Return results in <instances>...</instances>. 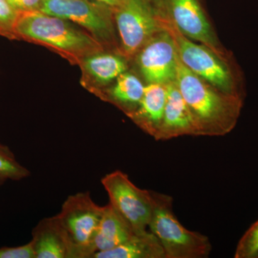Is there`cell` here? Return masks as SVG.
<instances>
[{"label":"cell","instance_id":"obj_1","mask_svg":"<svg viewBox=\"0 0 258 258\" xmlns=\"http://www.w3.org/2000/svg\"><path fill=\"white\" fill-rule=\"evenodd\" d=\"M15 33L17 40L47 47L74 66H79L86 56L106 50L79 25L40 11L19 13Z\"/></svg>","mask_w":258,"mask_h":258},{"label":"cell","instance_id":"obj_2","mask_svg":"<svg viewBox=\"0 0 258 258\" xmlns=\"http://www.w3.org/2000/svg\"><path fill=\"white\" fill-rule=\"evenodd\" d=\"M175 81L200 128L201 136H224L235 126L242 99L209 86L178 57Z\"/></svg>","mask_w":258,"mask_h":258},{"label":"cell","instance_id":"obj_3","mask_svg":"<svg viewBox=\"0 0 258 258\" xmlns=\"http://www.w3.org/2000/svg\"><path fill=\"white\" fill-rule=\"evenodd\" d=\"M155 205L149 230L160 241L166 258H205L212 249L207 236L186 229L176 218L172 198L154 191Z\"/></svg>","mask_w":258,"mask_h":258},{"label":"cell","instance_id":"obj_4","mask_svg":"<svg viewBox=\"0 0 258 258\" xmlns=\"http://www.w3.org/2000/svg\"><path fill=\"white\" fill-rule=\"evenodd\" d=\"M159 16L174 39L180 61L188 69L220 92L242 99L239 77L227 61L205 45L191 42L167 18Z\"/></svg>","mask_w":258,"mask_h":258},{"label":"cell","instance_id":"obj_5","mask_svg":"<svg viewBox=\"0 0 258 258\" xmlns=\"http://www.w3.org/2000/svg\"><path fill=\"white\" fill-rule=\"evenodd\" d=\"M103 212V207L97 205L88 191L71 195L62 204L55 216L71 242L74 258L92 257Z\"/></svg>","mask_w":258,"mask_h":258},{"label":"cell","instance_id":"obj_6","mask_svg":"<svg viewBox=\"0 0 258 258\" xmlns=\"http://www.w3.org/2000/svg\"><path fill=\"white\" fill-rule=\"evenodd\" d=\"M40 11L79 25L106 50L115 44L113 8L104 3L93 0H42Z\"/></svg>","mask_w":258,"mask_h":258},{"label":"cell","instance_id":"obj_7","mask_svg":"<svg viewBox=\"0 0 258 258\" xmlns=\"http://www.w3.org/2000/svg\"><path fill=\"white\" fill-rule=\"evenodd\" d=\"M113 19L120 40L122 55H137L151 37L160 30L157 10L146 0H118Z\"/></svg>","mask_w":258,"mask_h":258},{"label":"cell","instance_id":"obj_8","mask_svg":"<svg viewBox=\"0 0 258 258\" xmlns=\"http://www.w3.org/2000/svg\"><path fill=\"white\" fill-rule=\"evenodd\" d=\"M101 183L109 197V203L134 230H148L155 205L154 191L140 189L119 170L106 174Z\"/></svg>","mask_w":258,"mask_h":258},{"label":"cell","instance_id":"obj_9","mask_svg":"<svg viewBox=\"0 0 258 258\" xmlns=\"http://www.w3.org/2000/svg\"><path fill=\"white\" fill-rule=\"evenodd\" d=\"M154 8L164 10L166 18L185 37L201 42L224 57L200 0H159Z\"/></svg>","mask_w":258,"mask_h":258},{"label":"cell","instance_id":"obj_10","mask_svg":"<svg viewBox=\"0 0 258 258\" xmlns=\"http://www.w3.org/2000/svg\"><path fill=\"white\" fill-rule=\"evenodd\" d=\"M137 63L148 83H167L176 77L178 55L174 39L163 28L139 51Z\"/></svg>","mask_w":258,"mask_h":258},{"label":"cell","instance_id":"obj_11","mask_svg":"<svg viewBox=\"0 0 258 258\" xmlns=\"http://www.w3.org/2000/svg\"><path fill=\"white\" fill-rule=\"evenodd\" d=\"M122 55L103 50L85 57L79 66L83 87L99 98L111 82L126 71V60Z\"/></svg>","mask_w":258,"mask_h":258},{"label":"cell","instance_id":"obj_12","mask_svg":"<svg viewBox=\"0 0 258 258\" xmlns=\"http://www.w3.org/2000/svg\"><path fill=\"white\" fill-rule=\"evenodd\" d=\"M167 99L160 127L154 139L169 140L181 136H201L200 128L175 81L166 84Z\"/></svg>","mask_w":258,"mask_h":258},{"label":"cell","instance_id":"obj_13","mask_svg":"<svg viewBox=\"0 0 258 258\" xmlns=\"http://www.w3.org/2000/svg\"><path fill=\"white\" fill-rule=\"evenodd\" d=\"M32 236L35 258H74L72 245L55 215L40 220Z\"/></svg>","mask_w":258,"mask_h":258},{"label":"cell","instance_id":"obj_14","mask_svg":"<svg viewBox=\"0 0 258 258\" xmlns=\"http://www.w3.org/2000/svg\"><path fill=\"white\" fill-rule=\"evenodd\" d=\"M166 99V84L147 83L138 107L128 117L154 138L160 127Z\"/></svg>","mask_w":258,"mask_h":258},{"label":"cell","instance_id":"obj_15","mask_svg":"<svg viewBox=\"0 0 258 258\" xmlns=\"http://www.w3.org/2000/svg\"><path fill=\"white\" fill-rule=\"evenodd\" d=\"M137 232H139L134 230L119 212L108 203L103 206V216L93 242L95 253L118 247Z\"/></svg>","mask_w":258,"mask_h":258},{"label":"cell","instance_id":"obj_16","mask_svg":"<svg viewBox=\"0 0 258 258\" xmlns=\"http://www.w3.org/2000/svg\"><path fill=\"white\" fill-rule=\"evenodd\" d=\"M92 258H166L160 241L149 230L134 234L124 243Z\"/></svg>","mask_w":258,"mask_h":258},{"label":"cell","instance_id":"obj_17","mask_svg":"<svg viewBox=\"0 0 258 258\" xmlns=\"http://www.w3.org/2000/svg\"><path fill=\"white\" fill-rule=\"evenodd\" d=\"M145 86L135 75L125 71L101 93L99 98L119 107L128 116L138 107Z\"/></svg>","mask_w":258,"mask_h":258},{"label":"cell","instance_id":"obj_18","mask_svg":"<svg viewBox=\"0 0 258 258\" xmlns=\"http://www.w3.org/2000/svg\"><path fill=\"white\" fill-rule=\"evenodd\" d=\"M30 174L28 169L17 161L9 148L0 144V178L5 181H20Z\"/></svg>","mask_w":258,"mask_h":258},{"label":"cell","instance_id":"obj_19","mask_svg":"<svg viewBox=\"0 0 258 258\" xmlns=\"http://www.w3.org/2000/svg\"><path fill=\"white\" fill-rule=\"evenodd\" d=\"M235 258H258V220L254 222L239 240Z\"/></svg>","mask_w":258,"mask_h":258},{"label":"cell","instance_id":"obj_20","mask_svg":"<svg viewBox=\"0 0 258 258\" xmlns=\"http://www.w3.org/2000/svg\"><path fill=\"white\" fill-rule=\"evenodd\" d=\"M18 15L8 0H0V36L17 40L15 27Z\"/></svg>","mask_w":258,"mask_h":258},{"label":"cell","instance_id":"obj_21","mask_svg":"<svg viewBox=\"0 0 258 258\" xmlns=\"http://www.w3.org/2000/svg\"><path fill=\"white\" fill-rule=\"evenodd\" d=\"M0 258H35L33 244L30 240L18 247H0Z\"/></svg>","mask_w":258,"mask_h":258},{"label":"cell","instance_id":"obj_22","mask_svg":"<svg viewBox=\"0 0 258 258\" xmlns=\"http://www.w3.org/2000/svg\"><path fill=\"white\" fill-rule=\"evenodd\" d=\"M18 13L40 11L42 0H8Z\"/></svg>","mask_w":258,"mask_h":258},{"label":"cell","instance_id":"obj_23","mask_svg":"<svg viewBox=\"0 0 258 258\" xmlns=\"http://www.w3.org/2000/svg\"><path fill=\"white\" fill-rule=\"evenodd\" d=\"M93 1L100 2V3H104L112 8L115 7L118 3V0H93Z\"/></svg>","mask_w":258,"mask_h":258},{"label":"cell","instance_id":"obj_24","mask_svg":"<svg viewBox=\"0 0 258 258\" xmlns=\"http://www.w3.org/2000/svg\"><path fill=\"white\" fill-rule=\"evenodd\" d=\"M146 1H147L148 3H150V4H152L153 6L154 7L156 5H157V3L159 0H146Z\"/></svg>","mask_w":258,"mask_h":258},{"label":"cell","instance_id":"obj_25","mask_svg":"<svg viewBox=\"0 0 258 258\" xmlns=\"http://www.w3.org/2000/svg\"><path fill=\"white\" fill-rule=\"evenodd\" d=\"M5 180L1 179V178H0V186H1V185L3 184V183L5 182Z\"/></svg>","mask_w":258,"mask_h":258}]
</instances>
